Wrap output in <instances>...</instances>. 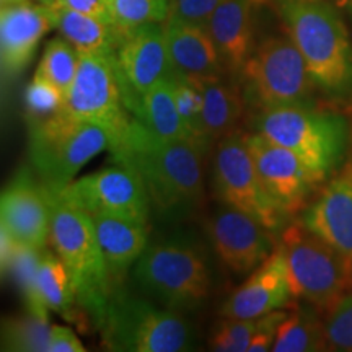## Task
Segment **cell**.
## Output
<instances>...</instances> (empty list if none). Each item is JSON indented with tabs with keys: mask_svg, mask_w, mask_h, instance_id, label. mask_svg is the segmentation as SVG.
Returning <instances> with one entry per match:
<instances>
[{
	"mask_svg": "<svg viewBox=\"0 0 352 352\" xmlns=\"http://www.w3.org/2000/svg\"><path fill=\"white\" fill-rule=\"evenodd\" d=\"M210 144L199 138L162 139L131 116L113 162L131 166L147 189L151 204L164 215L191 212L204 195V160Z\"/></svg>",
	"mask_w": 352,
	"mask_h": 352,
	"instance_id": "1",
	"label": "cell"
},
{
	"mask_svg": "<svg viewBox=\"0 0 352 352\" xmlns=\"http://www.w3.org/2000/svg\"><path fill=\"white\" fill-rule=\"evenodd\" d=\"M276 10L321 90L352 96V44L344 21L329 0H274Z\"/></svg>",
	"mask_w": 352,
	"mask_h": 352,
	"instance_id": "2",
	"label": "cell"
},
{
	"mask_svg": "<svg viewBox=\"0 0 352 352\" xmlns=\"http://www.w3.org/2000/svg\"><path fill=\"white\" fill-rule=\"evenodd\" d=\"M253 131L296 153L318 184L341 168L351 145L349 121L311 103L259 109Z\"/></svg>",
	"mask_w": 352,
	"mask_h": 352,
	"instance_id": "3",
	"label": "cell"
},
{
	"mask_svg": "<svg viewBox=\"0 0 352 352\" xmlns=\"http://www.w3.org/2000/svg\"><path fill=\"white\" fill-rule=\"evenodd\" d=\"M51 206L50 243L69 272L76 303L100 329L113 287L91 215L46 192Z\"/></svg>",
	"mask_w": 352,
	"mask_h": 352,
	"instance_id": "4",
	"label": "cell"
},
{
	"mask_svg": "<svg viewBox=\"0 0 352 352\" xmlns=\"http://www.w3.org/2000/svg\"><path fill=\"white\" fill-rule=\"evenodd\" d=\"M28 121L30 157L38 182L50 195L63 191L91 158L113 147L111 135L103 127L70 116L64 109Z\"/></svg>",
	"mask_w": 352,
	"mask_h": 352,
	"instance_id": "5",
	"label": "cell"
},
{
	"mask_svg": "<svg viewBox=\"0 0 352 352\" xmlns=\"http://www.w3.org/2000/svg\"><path fill=\"white\" fill-rule=\"evenodd\" d=\"M100 333L104 347L118 352H182L195 347V333L178 311L158 308L122 287L109 298Z\"/></svg>",
	"mask_w": 352,
	"mask_h": 352,
	"instance_id": "6",
	"label": "cell"
},
{
	"mask_svg": "<svg viewBox=\"0 0 352 352\" xmlns=\"http://www.w3.org/2000/svg\"><path fill=\"white\" fill-rule=\"evenodd\" d=\"M134 279L144 292L176 311L195 308L210 292L204 254L178 236L147 245L134 264Z\"/></svg>",
	"mask_w": 352,
	"mask_h": 352,
	"instance_id": "7",
	"label": "cell"
},
{
	"mask_svg": "<svg viewBox=\"0 0 352 352\" xmlns=\"http://www.w3.org/2000/svg\"><path fill=\"white\" fill-rule=\"evenodd\" d=\"M279 246L294 297L329 310L349 294L352 259L308 230L303 222L285 227Z\"/></svg>",
	"mask_w": 352,
	"mask_h": 352,
	"instance_id": "8",
	"label": "cell"
},
{
	"mask_svg": "<svg viewBox=\"0 0 352 352\" xmlns=\"http://www.w3.org/2000/svg\"><path fill=\"white\" fill-rule=\"evenodd\" d=\"M246 103L258 109L310 103L316 83L289 36H270L254 47L240 74Z\"/></svg>",
	"mask_w": 352,
	"mask_h": 352,
	"instance_id": "9",
	"label": "cell"
},
{
	"mask_svg": "<svg viewBox=\"0 0 352 352\" xmlns=\"http://www.w3.org/2000/svg\"><path fill=\"white\" fill-rule=\"evenodd\" d=\"M78 69L65 95L63 109L70 116L101 126L111 135L113 147L120 142L131 114L121 98L114 52H80Z\"/></svg>",
	"mask_w": 352,
	"mask_h": 352,
	"instance_id": "10",
	"label": "cell"
},
{
	"mask_svg": "<svg viewBox=\"0 0 352 352\" xmlns=\"http://www.w3.org/2000/svg\"><path fill=\"white\" fill-rule=\"evenodd\" d=\"M214 186L223 204L253 215L271 232L279 230L287 219L264 189L243 132L233 131L217 142Z\"/></svg>",
	"mask_w": 352,
	"mask_h": 352,
	"instance_id": "11",
	"label": "cell"
},
{
	"mask_svg": "<svg viewBox=\"0 0 352 352\" xmlns=\"http://www.w3.org/2000/svg\"><path fill=\"white\" fill-rule=\"evenodd\" d=\"M56 196L91 217L109 215L148 223L151 199L147 189L131 166L118 162L76 178Z\"/></svg>",
	"mask_w": 352,
	"mask_h": 352,
	"instance_id": "12",
	"label": "cell"
},
{
	"mask_svg": "<svg viewBox=\"0 0 352 352\" xmlns=\"http://www.w3.org/2000/svg\"><path fill=\"white\" fill-rule=\"evenodd\" d=\"M114 64L122 103L131 116L138 118L145 94L175 74L166 46L165 25L145 23L126 30L114 51Z\"/></svg>",
	"mask_w": 352,
	"mask_h": 352,
	"instance_id": "13",
	"label": "cell"
},
{
	"mask_svg": "<svg viewBox=\"0 0 352 352\" xmlns=\"http://www.w3.org/2000/svg\"><path fill=\"white\" fill-rule=\"evenodd\" d=\"M246 144L264 189L283 212L289 217L305 208L311 189L318 183L300 158L258 132L246 134Z\"/></svg>",
	"mask_w": 352,
	"mask_h": 352,
	"instance_id": "14",
	"label": "cell"
},
{
	"mask_svg": "<svg viewBox=\"0 0 352 352\" xmlns=\"http://www.w3.org/2000/svg\"><path fill=\"white\" fill-rule=\"evenodd\" d=\"M209 236L220 261L235 274L256 270L274 252L270 228L253 215L226 204L210 219Z\"/></svg>",
	"mask_w": 352,
	"mask_h": 352,
	"instance_id": "15",
	"label": "cell"
},
{
	"mask_svg": "<svg viewBox=\"0 0 352 352\" xmlns=\"http://www.w3.org/2000/svg\"><path fill=\"white\" fill-rule=\"evenodd\" d=\"M0 222L19 245L46 248L51 227L50 199L28 168H21L0 191Z\"/></svg>",
	"mask_w": 352,
	"mask_h": 352,
	"instance_id": "16",
	"label": "cell"
},
{
	"mask_svg": "<svg viewBox=\"0 0 352 352\" xmlns=\"http://www.w3.org/2000/svg\"><path fill=\"white\" fill-rule=\"evenodd\" d=\"M54 28L50 6L30 2L0 6V64L7 77H16L32 63L39 41Z\"/></svg>",
	"mask_w": 352,
	"mask_h": 352,
	"instance_id": "17",
	"label": "cell"
},
{
	"mask_svg": "<svg viewBox=\"0 0 352 352\" xmlns=\"http://www.w3.org/2000/svg\"><path fill=\"white\" fill-rule=\"evenodd\" d=\"M292 297L287 266L280 246L252 271V276L223 303V318L254 320L287 305Z\"/></svg>",
	"mask_w": 352,
	"mask_h": 352,
	"instance_id": "18",
	"label": "cell"
},
{
	"mask_svg": "<svg viewBox=\"0 0 352 352\" xmlns=\"http://www.w3.org/2000/svg\"><path fill=\"white\" fill-rule=\"evenodd\" d=\"M264 2L267 0H223L206 23L226 70L236 77L254 50V19Z\"/></svg>",
	"mask_w": 352,
	"mask_h": 352,
	"instance_id": "19",
	"label": "cell"
},
{
	"mask_svg": "<svg viewBox=\"0 0 352 352\" xmlns=\"http://www.w3.org/2000/svg\"><path fill=\"white\" fill-rule=\"evenodd\" d=\"M303 226L352 259V165L331 179L303 215Z\"/></svg>",
	"mask_w": 352,
	"mask_h": 352,
	"instance_id": "20",
	"label": "cell"
},
{
	"mask_svg": "<svg viewBox=\"0 0 352 352\" xmlns=\"http://www.w3.org/2000/svg\"><path fill=\"white\" fill-rule=\"evenodd\" d=\"M165 36L175 74L191 80L223 76L226 65L206 26L166 19Z\"/></svg>",
	"mask_w": 352,
	"mask_h": 352,
	"instance_id": "21",
	"label": "cell"
},
{
	"mask_svg": "<svg viewBox=\"0 0 352 352\" xmlns=\"http://www.w3.org/2000/svg\"><path fill=\"white\" fill-rule=\"evenodd\" d=\"M94 222L114 292L124 285L127 272L147 248L148 223L109 215H95Z\"/></svg>",
	"mask_w": 352,
	"mask_h": 352,
	"instance_id": "22",
	"label": "cell"
},
{
	"mask_svg": "<svg viewBox=\"0 0 352 352\" xmlns=\"http://www.w3.org/2000/svg\"><path fill=\"white\" fill-rule=\"evenodd\" d=\"M192 82L199 87L202 95L201 135L212 145L236 131L245 111L243 90L236 83L227 82L223 76L196 78Z\"/></svg>",
	"mask_w": 352,
	"mask_h": 352,
	"instance_id": "23",
	"label": "cell"
},
{
	"mask_svg": "<svg viewBox=\"0 0 352 352\" xmlns=\"http://www.w3.org/2000/svg\"><path fill=\"white\" fill-rule=\"evenodd\" d=\"M54 28L80 52H114L120 46L126 30L96 16L52 6Z\"/></svg>",
	"mask_w": 352,
	"mask_h": 352,
	"instance_id": "24",
	"label": "cell"
},
{
	"mask_svg": "<svg viewBox=\"0 0 352 352\" xmlns=\"http://www.w3.org/2000/svg\"><path fill=\"white\" fill-rule=\"evenodd\" d=\"M139 120L148 131L162 139L192 138L184 126L175 98V74L158 82L145 94Z\"/></svg>",
	"mask_w": 352,
	"mask_h": 352,
	"instance_id": "25",
	"label": "cell"
},
{
	"mask_svg": "<svg viewBox=\"0 0 352 352\" xmlns=\"http://www.w3.org/2000/svg\"><path fill=\"white\" fill-rule=\"evenodd\" d=\"M38 290L44 307L64 316L67 321H78L76 294L69 272L56 253L43 250L38 267Z\"/></svg>",
	"mask_w": 352,
	"mask_h": 352,
	"instance_id": "26",
	"label": "cell"
},
{
	"mask_svg": "<svg viewBox=\"0 0 352 352\" xmlns=\"http://www.w3.org/2000/svg\"><path fill=\"white\" fill-rule=\"evenodd\" d=\"M328 349L324 336V323L320 321L314 311L297 310L290 314L279 324L276 341L272 344L274 352H310Z\"/></svg>",
	"mask_w": 352,
	"mask_h": 352,
	"instance_id": "27",
	"label": "cell"
},
{
	"mask_svg": "<svg viewBox=\"0 0 352 352\" xmlns=\"http://www.w3.org/2000/svg\"><path fill=\"white\" fill-rule=\"evenodd\" d=\"M50 318L33 314L0 321V351L47 352L51 338Z\"/></svg>",
	"mask_w": 352,
	"mask_h": 352,
	"instance_id": "28",
	"label": "cell"
},
{
	"mask_svg": "<svg viewBox=\"0 0 352 352\" xmlns=\"http://www.w3.org/2000/svg\"><path fill=\"white\" fill-rule=\"evenodd\" d=\"M41 254L43 250L16 243L8 272L12 274L16 287L20 290L21 298L26 305V311L41 316V318H50V310L44 307L38 290V267Z\"/></svg>",
	"mask_w": 352,
	"mask_h": 352,
	"instance_id": "29",
	"label": "cell"
},
{
	"mask_svg": "<svg viewBox=\"0 0 352 352\" xmlns=\"http://www.w3.org/2000/svg\"><path fill=\"white\" fill-rule=\"evenodd\" d=\"M78 51L65 38H54L44 47L36 76L46 78L67 95L78 69Z\"/></svg>",
	"mask_w": 352,
	"mask_h": 352,
	"instance_id": "30",
	"label": "cell"
},
{
	"mask_svg": "<svg viewBox=\"0 0 352 352\" xmlns=\"http://www.w3.org/2000/svg\"><path fill=\"white\" fill-rule=\"evenodd\" d=\"M170 0H113V20L124 30L145 23H165Z\"/></svg>",
	"mask_w": 352,
	"mask_h": 352,
	"instance_id": "31",
	"label": "cell"
},
{
	"mask_svg": "<svg viewBox=\"0 0 352 352\" xmlns=\"http://www.w3.org/2000/svg\"><path fill=\"white\" fill-rule=\"evenodd\" d=\"M324 336L328 349L352 352V292L328 310Z\"/></svg>",
	"mask_w": 352,
	"mask_h": 352,
	"instance_id": "32",
	"label": "cell"
},
{
	"mask_svg": "<svg viewBox=\"0 0 352 352\" xmlns=\"http://www.w3.org/2000/svg\"><path fill=\"white\" fill-rule=\"evenodd\" d=\"M64 100L65 96L59 88L36 74L25 90V104L30 120L47 118L60 111L64 107Z\"/></svg>",
	"mask_w": 352,
	"mask_h": 352,
	"instance_id": "33",
	"label": "cell"
},
{
	"mask_svg": "<svg viewBox=\"0 0 352 352\" xmlns=\"http://www.w3.org/2000/svg\"><path fill=\"white\" fill-rule=\"evenodd\" d=\"M256 327L258 318H226L210 338V349L220 352L248 351L250 342H252L254 333H256Z\"/></svg>",
	"mask_w": 352,
	"mask_h": 352,
	"instance_id": "34",
	"label": "cell"
},
{
	"mask_svg": "<svg viewBox=\"0 0 352 352\" xmlns=\"http://www.w3.org/2000/svg\"><path fill=\"white\" fill-rule=\"evenodd\" d=\"M175 98L182 120L192 138L201 135V113H202V95L199 87L186 77L175 74ZM206 140V139H204Z\"/></svg>",
	"mask_w": 352,
	"mask_h": 352,
	"instance_id": "35",
	"label": "cell"
},
{
	"mask_svg": "<svg viewBox=\"0 0 352 352\" xmlns=\"http://www.w3.org/2000/svg\"><path fill=\"white\" fill-rule=\"evenodd\" d=\"M222 2L223 0H170L168 19L206 26L209 16Z\"/></svg>",
	"mask_w": 352,
	"mask_h": 352,
	"instance_id": "36",
	"label": "cell"
},
{
	"mask_svg": "<svg viewBox=\"0 0 352 352\" xmlns=\"http://www.w3.org/2000/svg\"><path fill=\"white\" fill-rule=\"evenodd\" d=\"M287 316L285 311L274 310L271 314H266L258 318V327L256 333H254L252 342L248 346V352H266L272 351V344L276 341V334L279 324L283 323V320Z\"/></svg>",
	"mask_w": 352,
	"mask_h": 352,
	"instance_id": "37",
	"label": "cell"
},
{
	"mask_svg": "<svg viewBox=\"0 0 352 352\" xmlns=\"http://www.w3.org/2000/svg\"><path fill=\"white\" fill-rule=\"evenodd\" d=\"M54 6L72 8V10L96 16V19L108 21V23H114L113 0H56Z\"/></svg>",
	"mask_w": 352,
	"mask_h": 352,
	"instance_id": "38",
	"label": "cell"
},
{
	"mask_svg": "<svg viewBox=\"0 0 352 352\" xmlns=\"http://www.w3.org/2000/svg\"><path fill=\"white\" fill-rule=\"evenodd\" d=\"M47 352H85V347L74 329L67 327H52Z\"/></svg>",
	"mask_w": 352,
	"mask_h": 352,
	"instance_id": "39",
	"label": "cell"
},
{
	"mask_svg": "<svg viewBox=\"0 0 352 352\" xmlns=\"http://www.w3.org/2000/svg\"><path fill=\"white\" fill-rule=\"evenodd\" d=\"M16 241L13 240V236L8 233L6 227L0 222V280L3 279V276L10 271V264L13 253H15Z\"/></svg>",
	"mask_w": 352,
	"mask_h": 352,
	"instance_id": "40",
	"label": "cell"
},
{
	"mask_svg": "<svg viewBox=\"0 0 352 352\" xmlns=\"http://www.w3.org/2000/svg\"><path fill=\"white\" fill-rule=\"evenodd\" d=\"M21 2H30V0H0V6H8V3H21Z\"/></svg>",
	"mask_w": 352,
	"mask_h": 352,
	"instance_id": "41",
	"label": "cell"
},
{
	"mask_svg": "<svg viewBox=\"0 0 352 352\" xmlns=\"http://www.w3.org/2000/svg\"><path fill=\"white\" fill-rule=\"evenodd\" d=\"M39 3H43V6H50V7H52L56 3V0H38Z\"/></svg>",
	"mask_w": 352,
	"mask_h": 352,
	"instance_id": "42",
	"label": "cell"
},
{
	"mask_svg": "<svg viewBox=\"0 0 352 352\" xmlns=\"http://www.w3.org/2000/svg\"><path fill=\"white\" fill-rule=\"evenodd\" d=\"M329 2H333V3H338V6H342V3L349 2V0H329Z\"/></svg>",
	"mask_w": 352,
	"mask_h": 352,
	"instance_id": "43",
	"label": "cell"
},
{
	"mask_svg": "<svg viewBox=\"0 0 352 352\" xmlns=\"http://www.w3.org/2000/svg\"><path fill=\"white\" fill-rule=\"evenodd\" d=\"M347 3H349V10H351V15H352V0H349Z\"/></svg>",
	"mask_w": 352,
	"mask_h": 352,
	"instance_id": "44",
	"label": "cell"
},
{
	"mask_svg": "<svg viewBox=\"0 0 352 352\" xmlns=\"http://www.w3.org/2000/svg\"><path fill=\"white\" fill-rule=\"evenodd\" d=\"M349 164H351V165H352V160H351V162H349Z\"/></svg>",
	"mask_w": 352,
	"mask_h": 352,
	"instance_id": "45",
	"label": "cell"
}]
</instances>
